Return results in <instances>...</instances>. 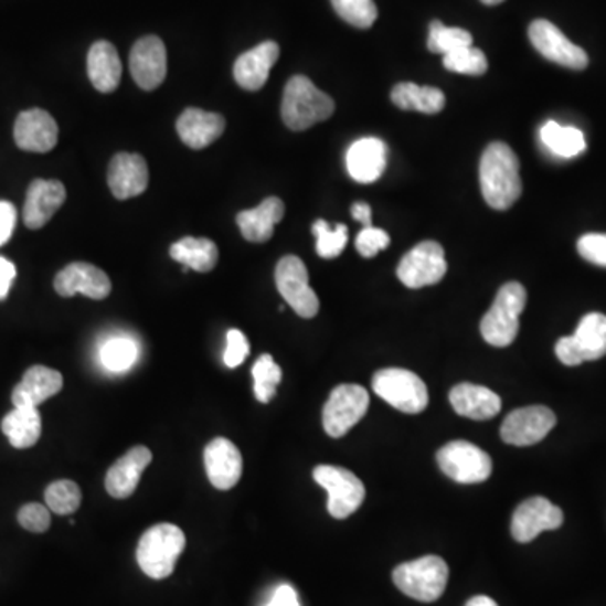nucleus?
I'll use <instances>...</instances> for the list:
<instances>
[{"instance_id":"f3484780","label":"nucleus","mask_w":606,"mask_h":606,"mask_svg":"<svg viewBox=\"0 0 606 606\" xmlns=\"http://www.w3.org/2000/svg\"><path fill=\"white\" fill-rule=\"evenodd\" d=\"M54 288L61 297H73L76 294L86 295L93 300H104L110 295L111 281L104 269L89 263H72L61 269L54 278Z\"/></svg>"},{"instance_id":"49530a36","label":"nucleus","mask_w":606,"mask_h":606,"mask_svg":"<svg viewBox=\"0 0 606 606\" xmlns=\"http://www.w3.org/2000/svg\"><path fill=\"white\" fill-rule=\"evenodd\" d=\"M15 278L14 263L9 259L0 258V300H4L8 297L9 290H11L12 281Z\"/></svg>"},{"instance_id":"6ab92c4d","label":"nucleus","mask_w":606,"mask_h":606,"mask_svg":"<svg viewBox=\"0 0 606 606\" xmlns=\"http://www.w3.org/2000/svg\"><path fill=\"white\" fill-rule=\"evenodd\" d=\"M204 465L210 482L216 489L230 490L243 476V457L227 438H214L204 450Z\"/></svg>"},{"instance_id":"a18cd8bd","label":"nucleus","mask_w":606,"mask_h":606,"mask_svg":"<svg viewBox=\"0 0 606 606\" xmlns=\"http://www.w3.org/2000/svg\"><path fill=\"white\" fill-rule=\"evenodd\" d=\"M15 208L11 202L0 201V246L11 240L12 233L15 227Z\"/></svg>"},{"instance_id":"f704fd0d","label":"nucleus","mask_w":606,"mask_h":606,"mask_svg":"<svg viewBox=\"0 0 606 606\" xmlns=\"http://www.w3.org/2000/svg\"><path fill=\"white\" fill-rule=\"evenodd\" d=\"M474 38L467 29L447 28L440 21L429 24L428 50L436 54H448L461 47L471 46Z\"/></svg>"},{"instance_id":"393cba45","label":"nucleus","mask_w":606,"mask_h":606,"mask_svg":"<svg viewBox=\"0 0 606 606\" xmlns=\"http://www.w3.org/2000/svg\"><path fill=\"white\" fill-rule=\"evenodd\" d=\"M387 150L383 140L368 137L352 143L348 150V171L354 181L371 184L383 176L386 169Z\"/></svg>"},{"instance_id":"0eeeda50","label":"nucleus","mask_w":606,"mask_h":606,"mask_svg":"<svg viewBox=\"0 0 606 606\" xmlns=\"http://www.w3.org/2000/svg\"><path fill=\"white\" fill-rule=\"evenodd\" d=\"M313 480L329 493L327 509L332 518L348 519L364 502V483L351 470L333 465H319L313 470Z\"/></svg>"},{"instance_id":"6e6552de","label":"nucleus","mask_w":606,"mask_h":606,"mask_svg":"<svg viewBox=\"0 0 606 606\" xmlns=\"http://www.w3.org/2000/svg\"><path fill=\"white\" fill-rule=\"evenodd\" d=\"M436 461L445 476L467 486L486 482L492 474V460L489 454L468 442H451L445 445L436 454Z\"/></svg>"},{"instance_id":"2f4dec72","label":"nucleus","mask_w":606,"mask_h":606,"mask_svg":"<svg viewBox=\"0 0 606 606\" xmlns=\"http://www.w3.org/2000/svg\"><path fill=\"white\" fill-rule=\"evenodd\" d=\"M171 256L176 262L195 269L199 274H208L216 266L220 252L211 240L188 236L171 246Z\"/></svg>"},{"instance_id":"4be33fe9","label":"nucleus","mask_w":606,"mask_h":606,"mask_svg":"<svg viewBox=\"0 0 606 606\" xmlns=\"http://www.w3.org/2000/svg\"><path fill=\"white\" fill-rule=\"evenodd\" d=\"M280 56V46L275 41H265L236 60L233 75L246 92H258L265 86L272 67Z\"/></svg>"},{"instance_id":"412c9836","label":"nucleus","mask_w":606,"mask_h":606,"mask_svg":"<svg viewBox=\"0 0 606 606\" xmlns=\"http://www.w3.org/2000/svg\"><path fill=\"white\" fill-rule=\"evenodd\" d=\"M66 201V188L60 181L36 179L25 195L24 223L29 230H41Z\"/></svg>"},{"instance_id":"a878e982","label":"nucleus","mask_w":606,"mask_h":606,"mask_svg":"<svg viewBox=\"0 0 606 606\" xmlns=\"http://www.w3.org/2000/svg\"><path fill=\"white\" fill-rule=\"evenodd\" d=\"M226 128L223 115L188 108L178 120V134L185 146L194 150L206 149L216 142Z\"/></svg>"},{"instance_id":"de8ad7c7","label":"nucleus","mask_w":606,"mask_h":606,"mask_svg":"<svg viewBox=\"0 0 606 606\" xmlns=\"http://www.w3.org/2000/svg\"><path fill=\"white\" fill-rule=\"evenodd\" d=\"M266 606H300L297 592L290 585H281Z\"/></svg>"},{"instance_id":"e433bc0d","label":"nucleus","mask_w":606,"mask_h":606,"mask_svg":"<svg viewBox=\"0 0 606 606\" xmlns=\"http://www.w3.org/2000/svg\"><path fill=\"white\" fill-rule=\"evenodd\" d=\"M317 238V253L320 258H337L348 245V226L336 224L330 226L326 220H317L312 226Z\"/></svg>"},{"instance_id":"c03bdc74","label":"nucleus","mask_w":606,"mask_h":606,"mask_svg":"<svg viewBox=\"0 0 606 606\" xmlns=\"http://www.w3.org/2000/svg\"><path fill=\"white\" fill-rule=\"evenodd\" d=\"M578 252L593 265L606 266V234H585L580 238Z\"/></svg>"},{"instance_id":"473e14b6","label":"nucleus","mask_w":606,"mask_h":606,"mask_svg":"<svg viewBox=\"0 0 606 606\" xmlns=\"http://www.w3.org/2000/svg\"><path fill=\"white\" fill-rule=\"evenodd\" d=\"M541 140L547 150L563 159H573L586 150L585 135L582 130L575 127H563L553 120L541 128Z\"/></svg>"},{"instance_id":"58836bf2","label":"nucleus","mask_w":606,"mask_h":606,"mask_svg":"<svg viewBox=\"0 0 606 606\" xmlns=\"http://www.w3.org/2000/svg\"><path fill=\"white\" fill-rule=\"evenodd\" d=\"M444 66L448 72L468 76H482L489 70L486 54L474 46L461 47V50L445 54Z\"/></svg>"},{"instance_id":"2eb2a0df","label":"nucleus","mask_w":606,"mask_h":606,"mask_svg":"<svg viewBox=\"0 0 606 606\" xmlns=\"http://www.w3.org/2000/svg\"><path fill=\"white\" fill-rule=\"evenodd\" d=\"M563 521V511L546 497H532L515 509L511 532L518 543H531L541 532L560 529Z\"/></svg>"},{"instance_id":"cd10ccee","label":"nucleus","mask_w":606,"mask_h":606,"mask_svg":"<svg viewBox=\"0 0 606 606\" xmlns=\"http://www.w3.org/2000/svg\"><path fill=\"white\" fill-rule=\"evenodd\" d=\"M281 199L268 198L255 210L242 211L236 217L243 236L252 243H265L274 236L275 226L284 220Z\"/></svg>"},{"instance_id":"aec40b11","label":"nucleus","mask_w":606,"mask_h":606,"mask_svg":"<svg viewBox=\"0 0 606 606\" xmlns=\"http://www.w3.org/2000/svg\"><path fill=\"white\" fill-rule=\"evenodd\" d=\"M108 184L115 198H135L146 192L149 185V167L139 153H117L108 167Z\"/></svg>"},{"instance_id":"09e8293b","label":"nucleus","mask_w":606,"mask_h":606,"mask_svg":"<svg viewBox=\"0 0 606 606\" xmlns=\"http://www.w3.org/2000/svg\"><path fill=\"white\" fill-rule=\"evenodd\" d=\"M371 206L369 204H365V202H354L352 204V216H354L355 221H359V223L362 224L364 227L373 226L371 224Z\"/></svg>"},{"instance_id":"39448f33","label":"nucleus","mask_w":606,"mask_h":606,"mask_svg":"<svg viewBox=\"0 0 606 606\" xmlns=\"http://www.w3.org/2000/svg\"><path fill=\"white\" fill-rule=\"evenodd\" d=\"M393 582L400 592L423 603L436 602L445 593L448 566L440 556H425L400 564L393 571Z\"/></svg>"},{"instance_id":"f8f14e48","label":"nucleus","mask_w":606,"mask_h":606,"mask_svg":"<svg viewBox=\"0 0 606 606\" xmlns=\"http://www.w3.org/2000/svg\"><path fill=\"white\" fill-rule=\"evenodd\" d=\"M447 268L440 243L423 242L401 258L396 274L404 287L423 288L438 284Z\"/></svg>"},{"instance_id":"7c9ffc66","label":"nucleus","mask_w":606,"mask_h":606,"mask_svg":"<svg viewBox=\"0 0 606 606\" xmlns=\"http://www.w3.org/2000/svg\"><path fill=\"white\" fill-rule=\"evenodd\" d=\"M41 429L43 422L38 408H14L2 419V432L19 450L34 447L40 442Z\"/></svg>"},{"instance_id":"bb28decb","label":"nucleus","mask_w":606,"mask_h":606,"mask_svg":"<svg viewBox=\"0 0 606 606\" xmlns=\"http://www.w3.org/2000/svg\"><path fill=\"white\" fill-rule=\"evenodd\" d=\"M450 403L455 412L464 418L490 419L499 415L502 400L489 387L461 383L450 391Z\"/></svg>"},{"instance_id":"c85d7f7f","label":"nucleus","mask_w":606,"mask_h":606,"mask_svg":"<svg viewBox=\"0 0 606 606\" xmlns=\"http://www.w3.org/2000/svg\"><path fill=\"white\" fill-rule=\"evenodd\" d=\"M88 76L98 92L111 93L118 88L121 79V61L114 44L98 41L89 47Z\"/></svg>"},{"instance_id":"37998d69","label":"nucleus","mask_w":606,"mask_h":606,"mask_svg":"<svg viewBox=\"0 0 606 606\" xmlns=\"http://www.w3.org/2000/svg\"><path fill=\"white\" fill-rule=\"evenodd\" d=\"M226 352H224V362L227 368L234 369L243 364L249 354L248 339L242 330L231 329L226 336Z\"/></svg>"},{"instance_id":"1a4fd4ad","label":"nucleus","mask_w":606,"mask_h":606,"mask_svg":"<svg viewBox=\"0 0 606 606\" xmlns=\"http://www.w3.org/2000/svg\"><path fill=\"white\" fill-rule=\"evenodd\" d=\"M556 355L564 365H580L606 355V316L593 312L583 317L573 336L557 341Z\"/></svg>"},{"instance_id":"79ce46f5","label":"nucleus","mask_w":606,"mask_h":606,"mask_svg":"<svg viewBox=\"0 0 606 606\" xmlns=\"http://www.w3.org/2000/svg\"><path fill=\"white\" fill-rule=\"evenodd\" d=\"M19 524L31 532H46L51 525L50 509L41 503H25L18 514Z\"/></svg>"},{"instance_id":"423d86ee","label":"nucleus","mask_w":606,"mask_h":606,"mask_svg":"<svg viewBox=\"0 0 606 606\" xmlns=\"http://www.w3.org/2000/svg\"><path fill=\"white\" fill-rule=\"evenodd\" d=\"M373 390L400 412L418 415L428 406V390L408 369L390 368L374 374Z\"/></svg>"},{"instance_id":"4468645a","label":"nucleus","mask_w":606,"mask_h":606,"mask_svg":"<svg viewBox=\"0 0 606 606\" xmlns=\"http://www.w3.org/2000/svg\"><path fill=\"white\" fill-rule=\"evenodd\" d=\"M556 426V415L546 406H528L512 412L503 419L500 436L515 447H531L550 435Z\"/></svg>"},{"instance_id":"b1692460","label":"nucleus","mask_w":606,"mask_h":606,"mask_svg":"<svg viewBox=\"0 0 606 606\" xmlns=\"http://www.w3.org/2000/svg\"><path fill=\"white\" fill-rule=\"evenodd\" d=\"M150 461H152V451L149 448L139 445V447L128 450L108 470L107 479H105L107 492L114 499L130 497L137 490L140 477H142L143 470L149 467Z\"/></svg>"},{"instance_id":"dca6fc26","label":"nucleus","mask_w":606,"mask_h":606,"mask_svg":"<svg viewBox=\"0 0 606 606\" xmlns=\"http://www.w3.org/2000/svg\"><path fill=\"white\" fill-rule=\"evenodd\" d=\"M130 73L146 92L159 88L167 75L166 44L157 36H146L131 47Z\"/></svg>"},{"instance_id":"ddd939ff","label":"nucleus","mask_w":606,"mask_h":606,"mask_svg":"<svg viewBox=\"0 0 606 606\" xmlns=\"http://www.w3.org/2000/svg\"><path fill=\"white\" fill-rule=\"evenodd\" d=\"M529 40L538 53L560 66L570 70H585L588 66L589 60L585 50L571 43L561 29L546 19H538L529 25Z\"/></svg>"},{"instance_id":"c756f323","label":"nucleus","mask_w":606,"mask_h":606,"mask_svg":"<svg viewBox=\"0 0 606 606\" xmlns=\"http://www.w3.org/2000/svg\"><path fill=\"white\" fill-rule=\"evenodd\" d=\"M391 99L401 110L419 111V114H440L447 104L445 93L433 86H418L415 83H400L391 92Z\"/></svg>"},{"instance_id":"ea45409f","label":"nucleus","mask_w":606,"mask_h":606,"mask_svg":"<svg viewBox=\"0 0 606 606\" xmlns=\"http://www.w3.org/2000/svg\"><path fill=\"white\" fill-rule=\"evenodd\" d=\"M333 11L348 24L359 29H369L376 22L378 8L374 0H330Z\"/></svg>"},{"instance_id":"a211bd4d","label":"nucleus","mask_w":606,"mask_h":606,"mask_svg":"<svg viewBox=\"0 0 606 606\" xmlns=\"http://www.w3.org/2000/svg\"><path fill=\"white\" fill-rule=\"evenodd\" d=\"M57 134L56 120L41 108L22 111L15 120L14 140L25 152H50L56 147Z\"/></svg>"},{"instance_id":"8fccbe9b","label":"nucleus","mask_w":606,"mask_h":606,"mask_svg":"<svg viewBox=\"0 0 606 606\" xmlns=\"http://www.w3.org/2000/svg\"><path fill=\"white\" fill-rule=\"evenodd\" d=\"M465 606H499L492 598L489 596H474V598L468 599L467 605Z\"/></svg>"},{"instance_id":"5701e85b","label":"nucleus","mask_w":606,"mask_h":606,"mask_svg":"<svg viewBox=\"0 0 606 606\" xmlns=\"http://www.w3.org/2000/svg\"><path fill=\"white\" fill-rule=\"evenodd\" d=\"M61 387L63 376L60 371L46 365H32L12 391V403L15 408H38L44 401L56 396Z\"/></svg>"},{"instance_id":"3c124183","label":"nucleus","mask_w":606,"mask_h":606,"mask_svg":"<svg viewBox=\"0 0 606 606\" xmlns=\"http://www.w3.org/2000/svg\"><path fill=\"white\" fill-rule=\"evenodd\" d=\"M480 2L486 6H497L502 4L503 0H480Z\"/></svg>"},{"instance_id":"7ed1b4c3","label":"nucleus","mask_w":606,"mask_h":606,"mask_svg":"<svg viewBox=\"0 0 606 606\" xmlns=\"http://www.w3.org/2000/svg\"><path fill=\"white\" fill-rule=\"evenodd\" d=\"M185 547V535L174 524H156L143 532L137 547V563L149 578L163 580L174 573Z\"/></svg>"},{"instance_id":"f03ea898","label":"nucleus","mask_w":606,"mask_h":606,"mask_svg":"<svg viewBox=\"0 0 606 606\" xmlns=\"http://www.w3.org/2000/svg\"><path fill=\"white\" fill-rule=\"evenodd\" d=\"M336 104L307 76H294L285 86L281 118L290 130L301 131L332 117Z\"/></svg>"},{"instance_id":"4c0bfd02","label":"nucleus","mask_w":606,"mask_h":606,"mask_svg":"<svg viewBox=\"0 0 606 606\" xmlns=\"http://www.w3.org/2000/svg\"><path fill=\"white\" fill-rule=\"evenodd\" d=\"M44 499L50 511L60 515L73 514L82 506V490L72 480H57L47 487Z\"/></svg>"},{"instance_id":"9d476101","label":"nucleus","mask_w":606,"mask_h":606,"mask_svg":"<svg viewBox=\"0 0 606 606\" xmlns=\"http://www.w3.org/2000/svg\"><path fill=\"white\" fill-rule=\"evenodd\" d=\"M369 408L368 391L358 384H342L330 393L323 406V428L332 438H341L351 432Z\"/></svg>"},{"instance_id":"c9c22d12","label":"nucleus","mask_w":606,"mask_h":606,"mask_svg":"<svg viewBox=\"0 0 606 606\" xmlns=\"http://www.w3.org/2000/svg\"><path fill=\"white\" fill-rule=\"evenodd\" d=\"M255 378V396L259 403H269L277 394V386L281 383V369L269 354H263L253 365Z\"/></svg>"},{"instance_id":"a19ab883","label":"nucleus","mask_w":606,"mask_h":606,"mask_svg":"<svg viewBox=\"0 0 606 606\" xmlns=\"http://www.w3.org/2000/svg\"><path fill=\"white\" fill-rule=\"evenodd\" d=\"M390 234L386 231L380 230V227L369 226L364 227L355 238V248H358L359 255L364 258H373L378 253L383 252L390 246Z\"/></svg>"},{"instance_id":"9b49d317","label":"nucleus","mask_w":606,"mask_h":606,"mask_svg":"<svg viewBox=\"0 0 606 606\" xmlns=\"http://www.w3.org/2000/svg\"><path fill=\"white\" fill-rule=\"evenodd\" d=\"M278 291L288 306L304 319H312L319 312V297L309 285V272L298 256L288 255L275 269Z\"/></svg>"},{"instance_id":"72a5a7b5","label":"nucleus","mask_w":606,"mask_h":606,"mask_svg":"<svg viewBox=\"0 0 606 606\" xmlns=\"http://www.w3.org/2000/svg\"><path fill=\"white\" fill-rule=\"evenodd\" d=\"M139 345L128 337H111L102 345L99 358L111 373H125L137 361Z\"/></svg>"},{"instance_id":"20e7f679","label":"nucleus","mask_w":606,"mask_h":606,"mask_svg":"<svg viewBox=\"0 0 606 606\" xmlns=\"http://www.w3.org/2000/svg\"><path fill=\"white\" fill-rule=\"evenodd\" d=\"M528 304V291L518 281L500 288L489 312L480 323L483 341L493 348H508L519 333V317Z\"/></svg>"},{"instance_id":"f257e3e1","label":"nucleus","mask_w":606,"mask_h":606,"mask_svg":"<svg viewBox=\"0 0 606 606\" xmlns=\"http://www.w3.org/2000/svg\"><path fill=\"white\" fill-rule=\"evenodd\" d=\"M480 189L487 204L493 210H509L521 198L519 159L511 147L502 142L487 147L480 160Z\"/></svg>"}]
</instances>
